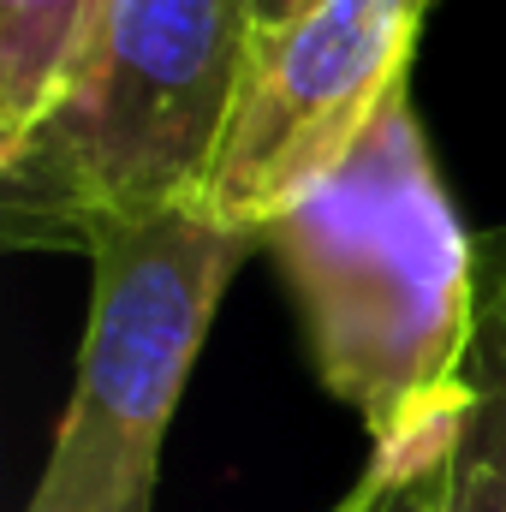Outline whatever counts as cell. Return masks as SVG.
Segmentation results:
<instances>
[{
	"label": "cell",
	"mask_w": 506,
	"mask_h": 512,
	"mask_svg": "<svg viewBox=\"0 0 506 512\" xmlns=\"http://www.w3.org/2000/svg\"><path fill=\"white\" fill-rule=\"evenodd\" d=\"M310 0H256V24H280V18H292V12H304Z\"/></svg>",
	"instance_id": "8"
},
{
	"label": "cell",
	"mask_w": 506,
	"mask_h": 512,
	"mask_svg": "<svg viewBox=\"0 0 506 512\" xmlns=\"http://www.w3.org/2000/svg\"><path fill=\"white\" fill-rule=\"evenodd\" d=\"M108 0H0V161L72 84Z\"/></svg>",
	"instance_id": "6"
},
{
	"label": "cell",
	"mask_w": 506,
	"mask_h": 512,
	"mask_svg": "<svg viewBox=\"0 0 506 512\" xmlns=\"http://www.w3.org/2000/svg\"><path fill=\"white\" fill-rule=\"evenodd\" d=\"M441 512H506V239L483 251V310L465 405L453 423Z\"/></svg>",
	"instance_id": "5"
},
{
	"label": "cell",
	"mask_w": 506,
	"mask_h": 512,
	"mask_svg": "<svg viewBox=\"0 0 506 512\" xmlns=\"http://www.w3.org/2000/svg\"><path fill=\"white\" fill-rule=\"evenodd\" d=\"M256 0H108L96 36L36 131L0 161L12 245L203 203L251 60Z\"/></svg>",
	"instance_id": "2"
},
{
	"label": "cell",
	"mask_w": 506,
	"mask_h": 512,
	"mask_svg": "<svg viewBox=\"0 0 506 512\" xmlns=\"http://www.w3.org/2000/svg\"><path fill=\"white\" fill-rule=\"evenodd\" d=\"M256 239L298 304L322 387L358 411L370 447L417 441L459 417L483 256L453 215L405 90Z\"/></svg>",
	"instance_id": "1"
},
{
	"label": "cell",
	"mask_w": 506,
	"mask_h": 512,
	"mask_svg": "<svg viewBox=\"0 0 506 512\" xmlns=\"http://www.w3.org/2000/svg\"><path fill=\"white\" fill-rule=\"evenodd\" d=\"M262 239L203 203L84 239L90 316L48 465L24 512H155L161 441L227 298Z\"/></svg>",
	"instance_id": "3"
},
{
	"label": "cell",
	"mask_w": 506,
	"mask_h": 512,
	"mask_svg": "<svg viewBox=\"0 0 506 512\" xmlns=\"http://www.w3.org/2000/svg\"><path fill=\"white\" fill-rule=\"evenodd\" d=\"M429 6L435 0H310L280 24H256L203 209L262 233L268 215L328 179L405 90Z\"/></svg>",
	"instance_id": "4"
},
{
	"label": "cell",
	"mask_w": 506,
	"mask_h": 512,
	"mask_svg": "<svg viewBox=\"0 0 506 512\" xmlns=\"http://www.w3.org/2000/svg\"><path fill=\"white\" fill-rule=\"evenodd\" d=\"M453 423H441L417 441H399V447H370V465L328 512H441L447 507Z\"/></svg>",
	"instance_id": "7"
}]
</instances>
